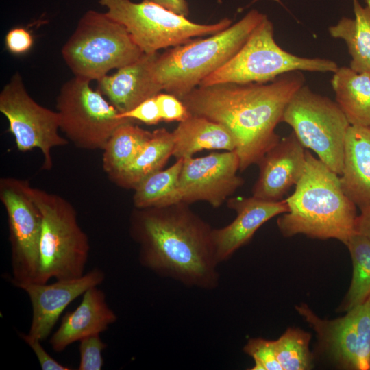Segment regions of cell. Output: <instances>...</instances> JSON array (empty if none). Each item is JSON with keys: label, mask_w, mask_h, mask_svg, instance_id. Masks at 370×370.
Masks as SVG:
<instances>
[{"label": "cell", "mask_w": 370, "mask_h": 370, "mask_svg": "<svg viewBox=\"0 0 370 370\" xmlns=\"http://www.w3.org/2000/svg\"><path fill=\"white\" fill-rule=\"evenodd\" d=\"M305 84L301 71L263 83L198 86L180 99L190 114L225 126L234 136L239 171L258 164L280 140L275 129L295 92Z\"/></svg>", "instance_id": "6da1fadb"}, {"label": "cell", "mask_w": 370, "mask_h": 370, "mask_svg": "<svg viewBox=\"0 0 370 370\" xmlns=\"http://www.w3.org/2000/svg\"><path fill=\"white\" fill-rule=\"evenodd\" d=\"M188 206L134 208L130 234L143 267L188 287L213 290L219 284L213 228Z\"/></svg>", "instance_id": "7a4b0ae2"}, {"label": "cell", "mask_w": 370, "mask_h": 370, "mask_svg": "<svg viewBox=\"0 0 370 370\" xmlns=\"http://www.w3.org/2000/svg\"><path fill=\"white\" fill-rule=\"evenodd\" d=\"M305 171L285 200L288 210L277 225L285 237L301 234L336 239L345 245L355 234L356 206L343 191L339 175L306 151Z\"/></svg>", "instance_id": "3957f363"}, {"label": "cell", "mask_w": 370, "mask_h": 370, "mask_svg": "<svg viewBox=\"0 0 370 370\" xmlns=\"http://www.w3.org/2000/svg\"><path fill=\"white\" fill-rule=\"evenodd\" d=\"M266 17L253 9L218 33L158 53L151 66L153 81L160 90L182 98L234 56Z\"/></svg>", "instance_id": "277c9868"}, {"label": "cell", "mask_w": 370, "mask_h": 370, "mask_svg": "<svg viewBox=\"0 0 370 370\" xmlns=\"http://www.w3.org/2000/svg\"><path fill=\"white\" fill-rule=\"evenodd\" d=\"M28 192L42 216L40 267L35 283L82 276L88 262L90 243L79 225L77 212L65 198L33 187Z\"/></svg>", "instance_id": "5b68a950"}, {"label": "cell", "mask_w": 370, "mask_h": 370, "mask_svg": "<svg viewBox=\"0 0 370 370\" xmlns=\"http://www.w3.org/2000/svg\"><path fill=\"white\" fill-rule=\"evenodd\" d=\"M145 53L126 28L106 13L88 10L62 49L74 77L98 80L112 69L138 60Z\"/></svg>", "instance_id": "8992f818"}, {"label": "cell", "mask_w": 370, "mask_h": 370, "mask_svg": "<svg viewBox=\"0 0 370 370\" xmlns=\"http://www.w3.org/2000/svg\"><path fill=\"white\" fill-rule=\"evenodd\" d=\"M338 67L334 61L329 59L300 57L282 49L274 38L273 24L267 16L238 51L199 86L263 83L290 71L333 73Z\"/></svg>", "instance_id": "52a82bcc"}, {"label": "cell", "mask_w": 370, "mask_h": 370, "mask_svg": "<svg viewBox=\"0 0 370 370\" xmlns=\"http://www.w3.org/2000/svg\"><path fill=\"white\" fill-rule=\"evenodd\" d=\"M110 18L123 25L145 53L183 45L194 38L210 36L230 26L224 18L212 24H200L158 4L142 1L99 0Z\"/></svg>", "instance_id": "ba28073f"}, {"label": "cell", "mask_w": 370, "mask_h": 370, "mask_svg": "<svg viewBox=\"0 0 370 370\" xmlns=\"http://www.w3.org/2000/svg\"><path fill=\"white\" fill-rule=\"evenodd\" d=\"M282 122L293 128L305 148L313 151L332 171L341 174L350 124L336 101L304 84L288 101Z\"/></svg>", "instance_id": "9c48e42d"}, {"label": "cell", "mask_w": 370, "mask_h": 370, "mask_svg": "<svg viewBox=\"0 0 370 370\" xmlns=\"http://www.w3.org/2000/svg\"><path fill=\"white\" fill-rule=\"evenodd\" d=\"M90 82L74 77L62 85L56 99L60 129L76 147L102 150L119 125L133 120L121 118L120 112Z\"/></svg>", "instance_id": "30bf717a"}, {"label": "cell", "mask_w": 370, "mask_h": 370, "mask_svg": "<svg viewBox=\"0 0 370 370\" xmlns=\"http://www.w3.org/2000/svg\"><path fill=\"white\" fill-rule=\"evenodd\" d=\"M29 182L6 177L0 180V199L6 212L11 249L12 284L35 283L40 267L42 216L30 196Z\"/></svg>", "instance_id": "8fae6325"}, {"label": "cell", "mask_w": 370, "mask_h": 370, "mask_svg": "<svg viewBox=\"0 0 370 370\" xmlns=\"http://www.w3.org/2000/svg\"><path fill=\"white\" fill-rule=\"evenodd\" d=\"M0 112L7 119L8 131L13 135L18 151L38 149L43 156L42 169L53 167L51 151L69 140L59 134L60 115L45 108L28 94L22 77L14 73L0 92Z\"/></svg>", "instance_id": "7c38bea8"}, {"label": "cell", "mask_w": 370, "mask_h": 370, "mask_svg": "<svg viewBox=\"0 0 370 370\" xmlns=\"http://www.w3.org/2000/svg\"><path fill=\"white\" fill-rule=\"evenodd\" d=\"M315 332L319 349L345 369H370V297L343 317L322 319L306 304L295 307Z\"/></svg>", "instance_id": "4fadbf2b"}, {"label": "cell", "mask_w": 370, "mask_h": 370, "mask_svg": "<svg viewBox=\"0 0 370 370\" xmlns=\"http://www.w3.org/2000/svg\"><path fill=\"white\" fill-rule=\"evenodd\" d=\"M238 171L235 150L184 158L178 182L179 203L203 201L219 208L244 184Z\"/></svg>", "instance_id": "5bb4252c"}, {"label": "cell", "mask_w": 370, "mask_h": 370, "mask_svg": "<svg viewBox=\"0 0 370 370\" xmlns=\"http://www.w3.org/2000/svg\"><path fill=\"white\" fill-rule=\"evenodd\" d=\"M105 278L103 271L95 267L77 278L56 280L51 284L29 283L19 286L27 295L32 308L28 334L45 341L69 304L89 288L100 285Z\"/></svg>", "instance_id": "9a60e30c"}, {"label": "cell", "mask_w": 370, "mask_h": 370, "mask_svg": "<svg viewBox=\"0 0 370 370\" xmlns=\"http://www.w3.org/2000/svg\"><path fill=\"white\" fill-rule=\"evenodd\" d=\"M304 148L293 132L280 139L257 164L259 175L253 186L252 196L267 201L282 200L305 171Z\"/></svg>", "instance_id": "2e32d148"}, {"label": "cell", "mask_w": 370, "mask_h": 370, "mask_svg": "<svg viewBox=\"0 0 370 370\" xmlns=\"http://www.w3.org/2000/svg\"><path fill=\"white\" fill-rule=\"evenodd\" d=\"M227 206L236 212V217L227 225L212 230L215 256L219 263L228 260L249 243L264 223L288 210L285 199L272 201L254 196L230 198Z\"/></svg>", "instance_id": "e0dca14e"}, {"label": "cell", "mask_w": 370, "mask_h": 370, "mask_svg": "<svg viewBox=\"0 0 370 370\" xmlns=\"http://www.w3.org/2000/svg\"><path fill=\"white\" fill-rule=\"evenodd\" d=\"M116 320L105 293L97 286L92 287L84 293L78 306L64 315L49 340L51 347L55 352H62L75 342L105 332Z\"/></svg>", "instance_id": "ac0fdd59"}, {"label": "cell", "mask_w": 370, "mask_h": 370, "mask_svg": "<svg viewBox=\"0 0 370 370\" xmlns=\"http://www.w3.org/2000/svg\"><path fill=\"white\" fill-rule=\"evenodd\" d=\"M158 53H144L134 62L97 80V90L120 113L130 111L161 92L151 75V66Z\"/></svg>", "instance_id": "d6986e66"}, {"label": "cell", "mask_w": 370, "mask_h": 370, "mask_svg": "<svg viewBox=\"0 0 370 370\" xmlns=\"http://www.w3.org/2000/svg\"><path fill=\"white\" fill-rule=\"evenodd\" d=\"M339 177L343 191L360 210L370 206V127L349 126Z\"/></svg>", "instance_id": "ffe728a7"}, {"label": "cell", "mask_w": 370, "mask_h": 370, "mask_svg": "<svg viewBox=\"0 0 370 370\" xmlns=\"http://www.w3.org/2000/svg\"><path fill=\"white\" fill-rule=\"evenodd\" d=\"M173 156L186 158L204 149L234 151L236 141L223 125L206 117L190 114L172 132Z\"/></svg>", "instance_id": "44dd1931"}, {"label": "cell", "mask_w": 370, "mask_h": 370, "mask_svg": "<svg viewBox=\"0 0 370 370\" xmlns=\"http://www.w3.org/2000/svg\"><path fill=\"white\" fill-rule=\"evenodd\" d=\"M331 85L336 102L350 125L370 127V73L338 67Z\"/></svg>", "instance_id": "7402d4cb"}, {"label": "cell", "mask_w": 370, "mask_h": 370, "mask_svg": "<svg viewBox=\"0 0 370 370\" xmlns=\"http://www.w3.org/2000/svg\"><path fill=\"white\" fill-rule=\"evenodd\" d=\"M173 136L165 128L152 132L150 138L130 164L110 180L123 188L134 189L149 175L162 169L173 156Z\"/></svg>", "instance_id": "603a6c76"}, {"label": "cell", "mask_w": 370, "mask_h": 370, "mask_svg": "<svg viewBox=\"0 0 370 370\" xmlns=\"http://www.w3.org/2000/svg\"><path fill=\"white\" fill-rule=\"evenodd\" d=\"M352 1L354 18H341L328 32L345 42L352 58L349 67L357 73H370V10L358 0Z\"/></svg>", "instance_id": "cb8c5ba5"}, {"label": "cell", "mask_w": 370, "mask_h": 370, "mask_svg": "<svg viewBox=\"0 0 370 370\" xmlns=\"http://www.w3.org/2000/svg\"><path fill=\"white\" fill-rule=\"evenodd\" d=\"M132 121L119 125L102 149V166L110 180L130 165L151 136L152 132L134 125Z\"/></svg>", "instance_id": "d4e9b609"}, {"label": "cell", "mask_w": 370, "mask_h": 370, "mask_svg": "<svg viewBox=\"0 0 370 370\" xmlns=\"http://www.w3.org/2000/svg\"><path fill=\"white\" fill-rule=\"evenodd\" d=\"M184 159L149 175L134 189V208L163 207L179 203L177 188Z\"/></svg>", "instance_id": "484cf974"}, {"label": "cell", "mask_w": 370, "mask_h": 370, "mask_svg": "<svg viewBox=\"0 0 370 370\" xmlns=\"http://www.w3.org/2000/svg\"><path fill=\"white\" fill-rule=\"evenodd\" d=\"M345 245L353 264L350 286L340 306L347 312L370 297V241L355 233Z\"/></svg>", "instance_id": "4316f807"}, {"label": "cell", "mask_w": 370, "mask_h": 370, "mask_svg": "<svg viewBox=\"0 0 370 370\" xmlns=\"http://www.w3.org/2000/svg\"><path fill=\"white\" fill-rule=\"evenodd\" d=\"M310 337L308 332L290 328L274 341L282 370H306L312 367V355L309 349Z\"/></svg>", "instance_id": "83f0119b"}, {"label": "cell", "mask_w": 370, "mask_h": 370, "mask_svg": "<svg viewBox=\"0 0 370 370\" xmlns=\"http://www.w3.org/2000/svg\"><path fill=\"white\" fill-rule=\"evenodd\" d=\"M243 351L254 359L251 370H282L277 358L274 341L250 338Z\"/></svg>", "instance_id": "f1b7e54d"}, {"label": "cell", "mask_w": 370, "mask_h": 370, "mask_svg": "<svg viewBox=\"0 0 370 370\" xmlns=\"http://www.w3.org/2000/svg\"><path fill=\"white\" fill-rule=\"evenodd\" d=\"M79 342V370H101L103 366V352L107 347L100 334L90 336Z\"/></svg>", "instance_id": "f546056e"}, {"label": "cell", "mask_w": 370, "mask_h": 370, "mask_svg": "<svg viewBox=\"0 0 370 370\" xmlns=\"http://www.w3.org/2000/svg\"><path fill=\"white\" fill-rule=\"evenodd\" d=\"M162 121L181 122L188 118L190 113L177 97L168 92H160L156 95Z\"/></svg>", "instance_id": "4dcf8cb0"}, {"label": "cell", "mask_w": 370, "mask_h": 370, "mask_svg": "<svg viewBox=\"0 0 370 370\" xmlns=\"http://www.w3.org/2000/svg\"><path fill=\"white\" fill-rule=\"evenodd\" d=\"M119 116L139 121L149 125L158 124L162 121L156 96L143 101L130 111L119 113Z\"/></svg>", "instance_id": "1f68e13d"}, {"label": "cell", "mask_w": 370, "mask_h": 370, "mask_svg": "<svg viewBox=\"0 0 370 370\" xmlns=\"http://www.w3.org/2000/svg\"><path fill=\"white\" fill-rule=\"evenodd\" d=\"M21 338L29 346L36 355L42 370H71L69 366L62 365L55 360L45 349L40 340L30 336L28 333H19Z\"/></svg>", "instance_id": "d6a6232c"}, {"label": "cell", "mask_w": 370, "mask_h": 370, "mask_svg": "<svg viewBox=\"0 0 370 370\" xmlns=\"http://www.w3.org/2000/svg\"><path fill=\"white\" fill-rule=\"evenodd\" d=\"M5 42L10 52L18 55L27 52L32 48L34 39L26 28L16 27L8 32Z\"/></svg>", "instance_id": "836d02e7"}, {"label": "cell", "mask_w": 370, "mask_h": 370, "mask_svg": "<svg viewBox=\"0 0 370 370\" xmlns=\"http://www.w3.org/2000/svg\"><path fill=\"white\" fill-rule=\"evenodd\" d=\"M158 4L177 14L188 16L189 7L186 0H143Z\"/></svg>", "instance_id": "e575fe53"}, {"label": "cell", "mask_w": 370, "mask_h": 370, "mask_svg": "<svg viewBox=\"0 0 370 370\" xmlns=\"http://www.w3.org/2000/svg\"><path fill=\"white\" fill-rule=\"evenodd\" d=\"M355 233L370 241V206L360 210L355 223Z\"/></svg>", "instance_id": "d590c367"}, {"label": "cell", "mask_w": 370, "mask_h": 370, "mask_svg": "<svg viewBox=\"0 0 370 370\" xmlns=\"http://www.w3.org/2000/svg\"><path fill=\"white\" fill-rule=\"evenodd\" d=\"M366 2V6L370 10V0H365Z\"/></svg>", "instance_id": "8d00e7d4"}, {"label": "cell", "mask_w": 370, "mask_h": 370, "mask_svg": "<svg viewBox=\"0 0 370 370\" xmlns=\"http://www.w3.org/2000/svg\"><path fill=\"white\" fill-rule=\"evenodd\" d=\"M254 1H258V0H254ZM275 1H279V0H275Z\"/></svg>", "instance_id": "74e56055"}]
</instances>
